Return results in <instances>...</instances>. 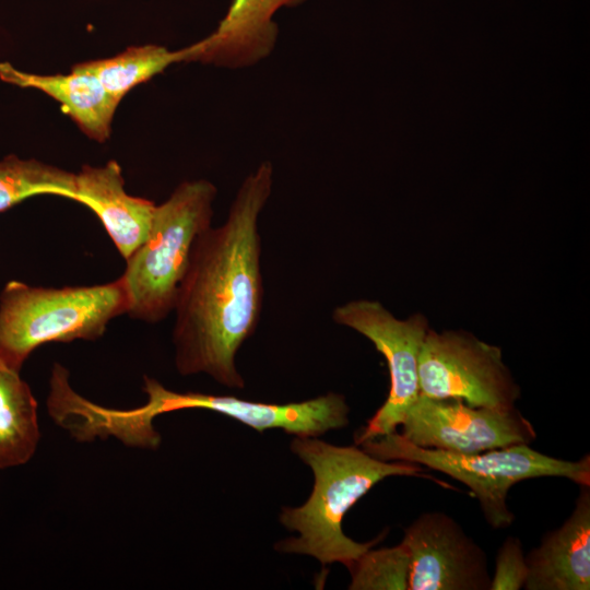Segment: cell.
I'll use <instances>...</instances> for the list:
<instances>
[{"mask_svg": "<svg viewBox=\"0 0 590 590\" xmlns=\"http://www.w3.org/2000/svg\"><path fill=\"white\" fill-rule=\"evenodd\" d=\"M75 173L36 161L10 155L0 161V212L37 194L73 200Z\"/></svg>", "mask_w": 590, "mask_h": 590, "instance_id": "17", "label": "cell"}, {"mask_svg": "<svg viewBox=\"0 0 590 590\" xmlns=\"http://www.w3.org/2000/svg\"><path fill=\"white\" fill-rule=\"evenodd\" d=\"M351 590H408L410 554L403 542L368 550L349 567Z\"/></svg>", "mask_w": 590, "mask_h": 590, "instance_id": "18", "label": "cell"}, {"mask_svg": "<svg viewBox=\"0 0 590 590\" xmlns=\"http://www.w3.org/2000/svg\"><path fill=\"white\" fill-rule=\"evenodd\" d=\"M273 165L260 163L241 181L226 220L196 239L174 308L175 366L241 389L236 366L263 305L260 215L273 187Z\"/></svg>", "mask_w": 590, "mask_h": 590, "instance_id": "1", "label": "cell"}, {"mask_svg": "<svg viewBox=\"0 0 590 590\" xmlns=\"http://www.w3.org/2000/svg\"><path fill=\"white\" fill-rule=\"evenodd\" d=\"M0 79L21 87L44 92L62 105L80 129L91 139L104 142L110 135L111 121L120 103L99 80L81 63L68 74H34L9 62H0Z\"/></svg>", "mask_w": 590, "mask_h": 590, "instance_id": "14", "label": "cell"}, {"mask_svg": "<svg viewBox=\"0 0 590 590\" xmlns=\"http://www.w3.org/2000/svg\"><path fill=\"white\" fill-rule=\"evenodd\" d=\"M408 590H489L483 548L449 515H420L404 531Z\"/></svg>", "mask_w": 590, "mask_h": 590, "instance_id": "10", "label": "cell"}, {"mask_svg": "<svg viewBox=\"0 0 590 590\" xmlns=\"http://www.w3.org/2000/svg\"><path fill=\"white\" fill-rule=\"evenodd\" d=\"M180 62V52L164 46L144 45L129 47L105 59L82 62L105 90L118 101L134 86L149 81L170 64Z\"/></svg>", "mask_w": 590, "mask_h": 590, "instance_id": "16", "label": "cell"}, {"mask_svg": "<svg viewBox=\"0 0 590 590\" xmlns=\"http://www.w3.org/2000/svg\"><path fill=\"white\" fill-rule=\"evenodd\" d=\"M579 486L567 520L526 556V590L590 589V486Z\"/></svg>", "mask_w": 590, "mask_h": 590, "instance_id": "13", "label": "cell"}, {"mask_svg": "<svg viewBox=\"0 0 590 590\" xmlns=\"http://www.w3.org/2000/svg\"><path fill=\"white\" fill-rule=\"evenodd\" d=\"M384 461H404L442 472L463 483L477 499L486 522L504 529L515 520L507 504L509 489L529 479L565 477L590 486V456L568 461L547 456L519 444L474 453H456L422 448L405 440L397 430L361 444Z\"/></svg>", "mask_w": 590, "mask_h": 590, "instance_id": "5", "label": "cell"}, {"mask_svg": "<svg viewBox=\"0 0 590 590\" xmlns=\"http://www.w3.org/2000/svg\"><path fill=\"white\" fill-rule=\"evenodd\" d=\"M73 200L96 214L125 260L146 240L156 204L127 193L117 162L84 165L75 173Z\"/></svg>", "mask_w": 590, "mask_h": 590, "instance_id": "12", "label": "cell"}, {"mask_svg": "<svg viewBox=\"0 0 590 590\" xmlns=\"http://www.w3.org/2000/svg\"><path fill=\"white\" fill-rule=\"evenodd\" d=\"M418 386L424 397L498 410L515 408L520 398L500 347L465 331L428 329L418 357Z\"/></svg>", "mask_w": 590, "mask_h": 590, "instance_id": "7", "label": "cell"}, {"mask_svg": "<svg viewBox=\"0 0 590 590\" xmlns=\"http://www.w3.org/2000/svg\"><path fill=\"white\" fill-rule=\"evenodd\" d=\"M145 404L123 410L126 424L135 433L155 432L153 420L167 412L203 409L232 417L258 432L280 428L297 437H318L349 424L350 408L345 398L328 392L314 399L286 404L264 403L231 396L168 390L154 378L143 377Z\"/></svg>", "mask_w": 590, "mask_h": 590, "instance_id": "6", "label": "cell"}, {"mask_svg": "<svg viewBox=\"0 0 590 590\" xmlns=\"http://www.w3.org/2000/svg\"><path fill=\"white\" fill-rule=\"evenodd\" d=\"M39 440L37 401L20 371L0 361V470L28 462Z\"/></svg>", "mask_w": 590, "mask_h": 590, "instance_id": "15", "label": "cell"}, {"mask_svg": "<svg viewBox=\"0 0 590 590\" xmlns=\"http://www.w3.org/2000/svg\"><path fill=\"white\" fill-rule=\"evenodd\" d=\"M292 451L310 467L314 487L299 507H283L280 522L299 533L275 544L284 553L309 555L322 565L342 563L349 567L384 538L356 542L344 534L346 512L380 481L389 476L424 475L418 464L384 461L356 446H335L317 437H297Z\"/></svg>", "mask_w": 590, "mask_h": 590, "instance_id": "2", "label": "cell"}, {"mask_svg": "<svg viewBox=\"0 0 590 590\" xmlns=\"http://www.w3.org/2000/svg\"><path fill=\"white\" fill-rule=\"evenodd\" d=\"M332 319L368 339L387 362L390 387L384 404L355 434L357 446L397 430L420 396L418 357L428 322L421 314L393 316L377 300L355 299L339 305Z\"/></svg>", "mask_w": 590, "mask_h": 590, "instance_id": "8", "label": "cell"}, {"mask_svg": "<svg viewBox=\"0 0 590 590\" xmlns=\"http://www.w3.org/2000/svg\"><path fill=\"white\" fill-rule=\"evenodd\" d=\"M306 0H231L227 12L206 37L179 49L180 62L225 69L250 68L267 59L279 38L275 13Z\"/></svg>", "mask_w": 590, "mask_h": 590, "instance_id": "11", "label": "cell"}, {"mask_svg": "<svg viewBox=\"0 0 590 590\" xmlns=\"http://www.w3.org/2000/svg\"><path fill=\"white\" fill-rule=\"evenodd\" d=\"M127 310L121 276L105 284L60 288L10 281L0 294V361L21 371L38 346L99 339Z\"/></svg>", "mask_w": 590, "mask_h": 590, "instance_id": "3", "label": "cell"}, {"mask_svg": "<svg viewBox=\"0 0 590 590\" xmlns=\"http://www.w3.org/2000/svg\"><path fill=\"white\" fill-rule=\"evenodd\" d=\"M399 433L409 442L456 453H474L512 445H530L533 425L515 406H472L458 399L418 396Z\"/></svg>", "mask_w": 590, "mask_h": 590, "instance_id": "9", "label": "cell"}, {"mask_svg": "<svg viewBox=\"0 0 590 590\" xmlns=\"http://www.w3.org/2000/svg\"><path fill=\"white\" fill-rule=\"evenodd\" d=\"M528 573L521 541L508 536L497 552L489 590H519L524 587Z\"/></svg>", "mask_w": 590, "mask_h": 590, "instance_id": "19", "label": "cell"}, {"mask_svg": "<svg viewBox=\"0 0 590 590\" xmlns=\"http://www.w3.org/2000/svg\"><path fill=\"white\" fill-rule=\"evenodd\" d=\"M216 194L210 180H186L155 206L149 236L121 275L130 317L156 323L174 311L193 244L212 225Z\"/></svg>", "mask_w": 590, "mask_h": 590, "instance_id": "4", "label": "cell"}]
</instances>
